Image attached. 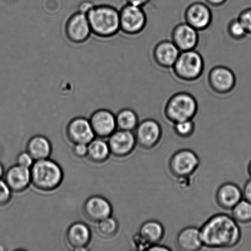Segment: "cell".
<instances>
[{
    "label": "cell",
    "mask_w": 251,
    "mask_h": 251,
    "mask_svg": "<svg viewBox=\"0 0 251 251\" xmlns=\"http://www.w3.org/2000/svg\"><path fill=\"white\" fill-rule=\"evenodd\" d=\"M171 40L181 51L194 50L199 43V31L185 22L176 25L172 28Z\"/></svg>",
    "instance_id": "obj_12"
},
{
    "label": "cell",
    "mask_w": 251,
    "mask_h": 251,
    "mask_svg": "<svg viewBox=\"0 0 251 251\" xmlns=\"http://www.w3.org/2000/svg\"><path fill=\"white\" fill-rule=\"evenodd\" d=\"M211 7L203 0H195L187 5L184 12V22L199 31H205L213 22Z\"/></svg>",
    "instance_id": "obj_9"
},
{
    "label": "cell",
    "mask_w": 251,
    "mask_h": 251,
    "mask_svg": "<svg viewBox=\"0 0 251 251\" xmlns=\"http://www.w3.org/2000/svg\"><path fill=\"white\" fill-rule=\"evenodd\" d=\"M73 151L74 154L78 158L87 157L88 154V145L83 144H74Z\"/></svg>",
    "instance_id": "obj_34"
},
{
    "label": "cell",
    "mask_w": 251,
    "mask_h": 251,
    "mask_svg": "<svg viewBox=\"0 0 251 251\" xmlns=\"http://www.w3.org/2000/svg\"><path fill=\"white\" fill-rule=\"evenodd\" d=\"M110 154L109 144L101 138L94 139L88 144L87 157L95 163L105 162Z\"/></svg>",
    "instance_id": "obj_24"
},
{
    "label": "cell",
    "mask_w": 251,
    "mask_h": 251,
    "mask_svg": "<svg viewBox=\"0 0 251 251\" xmlns=\"http://www.w3.org/2000/svg\"><path fill=\"white\" fill-rule=\"evenodd\" d=\"M11 189L6 182L0 179V206L6 205L11 198Z\"/></svg>",
    "instance_id": "obj_31"
},
{
    "label": "cell",
    "mask_w": 251,
    "mask_h": 251,
    "mask_svg": "<svg viewBox=\"0 0 251 251\" xmlns=\"http://www.w3.org/2000/svg\"><path fill=\"white\" fill-rule=\"evenodd\" d=\"M238 18L244 26L248 35L251 36V7L240 12Z\"/></svg>",
    "instance_id": "obj_30"
},
{
    "label": "cell",
    "mask_w": 251,
    "mask_h": 251,
    "mask_svg": "<svg viewBox=\"0 0 251 251\" xmlns=\"http://www.w3.org/2000/svg\"><path fill=\"white\" fill-rule=\"evenodd\" d=\"M4 171L3 168H2V165L0 164V178H1L2 175H3Z\"/></svg>",
    "instance_id": "obj_40"
},
{
    "label": "cell",
    "mask_w": 251,
    "mask_h": 251,
    "mask_svg": "<svg viewBox=\"0 0 251 251\" xmlns=\"http://www.w3.org/2000/svg\"><path fill=\"white\" fill-rule=\"evenodd\" d=\"M92 238V232L85 223L76 222L69 227L66 232V240L74 250H85Z\"/></svg>",
    "instance_id": "obj_19"
},
{
    "label": "cell",
    "mask_w": 251,
    "mask_h": 251,
    "mask_svg": "<svg viewBox=\"0 0 251 251\" xmlns=\"http://www.w3.org/2000/svg\"><path fill=\"white\" fill-rule=\"evenodd\" d=\"M34 160L28 152H22L17 158V164L19 166L30 169L34 164Z\"/></svg>",
    "instance_id": "obj_32"
},
{
    "label": "cell",
    "mask_w": 251,
    "mask_h": 251,
    "mask_svg": "<svg viewBox=\"0 0 251 251\" xmlns=\"http://www.w3.org/2000/svg\"><path fill=\"white\" fill-rule=\"evenodd\" d=\"M30 172L31 183L39 190L53 191L63 181L62 169L57 162L49 158L34 162Z\"/></svg>",
    "instance_id": "obj_4"
},
{
    "label": "cell",
    "mask_w": 251,
    "mask_h": 251,
    "mask_svg": "<svg viewBox=\"0 0 251 251\" xmlns=\"http://www.w3.org/2000/svg\"><path fill=\"white\" fill-rule=\"evenodd\" d=\"M108 144L110 153L116 157H124L132 153L137 142L134 132L118 129L109 137Z\"/></svg>",
    "instance_id": "obj_13"
},
{
    "label": "cell",
    "mask_w": 251,
    "mask_h": 251,
    "mask_svg": "<svg viewBox=\"0 0 251 251\" xmlns=\"http://www.w3.org/2000/svg\"><path fill=\"white\" fill-rule=\"evenodd\" d=\"M227 33L228 36L235 41H242L248 35L247 30L238 17L228 22Z\"/></svg>",
    "instance_id": "obj_28"
},
{
    "label": "cell",
    "mask_w": 251,
    "mask_h": 251,
    "mask_svg": "<svg viewBox=\"0 0 251 251\" xmlns=\"http://www.w3.org/2000/svg\"><path fill=\"white\" fill-rule=\"evenodd\" d=\"M98 233L102 237L110 238L117 234L119 224L116 219L109 216L98 223Z\"/></svg>",
    "instance_id": "obj_27"
},
{
    "label": "cell",
    "mask_w": 251,
    "mask_h": 251,
    "mask_svg": "<svg viewBox=\"0 0 251 251\" xmlns=\"http://www.w3.org/2000/svg\"><path fill=\"white\" fill-rule=\"evenodd\" d=\"M176 245L182 251H197L203 247L200 228L188 226L179 231L176 238Z\"/></svg>",
    "instance_id": "obj_20"
},
{
    "label": "cell",
    "mask_w": 251,
    "mask_h": 251,
    "mask_svg": "<svg viewBox=\"0 0 251 251\" xmlns=\"http://www.w3.org/2000/svg\"><path fill=\"white\" fill-rule=\"evenodd\" d=\"M51 150L50 142L43 135H38L31 137L26 145V151L35 161L49 158Z\"/></svg>",
    "instance_id": "obj_22"
},
{
    "label": "cell",
    "mask_w": 251,
    "mask_h": 251,
    "mask_svg": "<svg viewBox=\"0 0 251 251\" xmlns=\"http://www.w3.org/2000/svg\"><path fill=\"white\" fill-rule=\"evenodd\" d=\"M209 87L213 93L219 95L230 94L237 86V76L232 70L223 65L214 66L207 76Z\"/></svg>",
    "instance_id": "obj_8"
},
{
    "label": "cell",
    "mask_w": 251,
    "mask_h": 251,
    "mask_svg": "<svg viewBox=\"0 0 251 251\" xmlns=\"http://www.w3.org/2000/svg\"><path fill=\"white\" fill-rule=\"evenodd\" d=\"M96 4L92 0H83L80 1L78 6V11L87 15Z\"/></svg>",
    "instance_id": "obj_35"
},
{
    "label": "cell",
    "mask_w": 251,
    "mask_h": 251,
    "mask_svg": "<svg viewBox=\"0 0 251 251\" xmlns=\"http://www.w3.org/2000/svg\"><path fill=\"white\" fill-rule=\"evenodd\" d=\"M199 104L191 93L179 92L174 93L167 100L164 115L172 125L184 120H193L198 114Z\"/></svg>",
    "instance_id": "obj_3"
},
{
    "label": "cell",
    "mask_w": 251,
    "mask_h": 251,
    "mask_svg": "<svg viewBox=\"0 0 251 251\" xmlns=\"http://www.w3.org/2000/svg\"><path fill=\"white\" fill-rule=\"evenodd\" d=\"M243 191L240 187L232 182L221 184L216 191V203L221 208L231 210L243 199Z\"/></svg>",
    "instance_id": "obj_18"
},
{
    "label": "cell",
    "mask_w": 251,
    "mask_h": 251,
    "mask_svg": "<svg viewBox=\"0 0 251 251\" xmlns=\"http://www.w3.org/2000/svg\"><path fill=\"white\" fill-rule=\"evenodd\" d=\"M137 145L142 149H153L159 144L162 136V129L156 120L146 119L139 123L134 130Z\"/></svg>",
    "instance_id": "obj_10"
},
{
    "label": "cell",
    "mask_w": 251,
    "mask_h": 251,
    "mask_svg": "<svg viewBox=\"0 0 251 251\" xmlns=\"http://www.w3.org/2000/svg\"><path fill=\"white\" fill-rule=\"evenodd\" d=\"M66 134L74 144L88 145L96 137L90 120L81 117L71 120L66 127Z\"/></svg>",
    "instance_id": "obj_15"
},
{
    "label": "cell",
    "mask_w": 251,
    "mask_h": 251,
    "mask_svg": "<svg viewBox=\"0 0 251 251\" xmlns=\"http://www.w3.org/2000/svg\"><path fill=\"white\" fill-rule=\"evenodd\" d=\"M112 211V206L109 201L102 196L90 197L83 204V215L92 222L98 223L111 216Z\"/></svg>",
    "instance_id": "obj_17"
},
{
    "label": "cell",
    "mask_w": 251,
    "mask_h": 251,
    "mask_svg": "<svg viewBox=\"0 0 251 251\" xmlns=\"http://www.w3.org/2000/svg\"><path fill=\"white\" fill-rule=\"evenodd\" d=\"M65 33L66 38L73 44L87 41L92 34L87 15L79 11L71 15L66 22Z\"/></svg>",
    "instance_id": "obj_11"
},
{
    "label": "cell",
    "mask_w": 251,
    "mask_h": 251,
    "mask_svg": "<svg viewBox=\"0 0 251 251\" xmlns=\"http://www.w3.org/2000/svg\"><path fill=\"white\" fill-rule=\"evenodd\" d=\"M181 51L171 40H162L154 46L152 56L157 66L164 70H171Z\"/></svg>",
    "instance_id": "obj_16"
},
{
    "label": "cell",
    "mask_w": 251,
    "mask_h": 251,
    "mask_svg": "<svg viewBox=\"0 0 251 251\" xmlns=\"http://www.w3.org/2000/svg\"><path fill=\"white\" fill-rule=\"evenodd\" d=\"M89 120L95 136L101 139L109 137L117 129L115 115L109 110H96Z\"/></svg>",
    "instance_id": "obj_14"
},
{
    "label": "cell",
    "mask_w": 251,
    "mask_h": 251,
    "mask_svg": "<svg viewBox=\"0 0 251 251\" xmlns=\"http://www.w3.org/2000/svg\"><path fill=\"white\" fill-rule=\"evenodd\" d=\"M201 161L196 152L190 149H181L172 154L169 161L171 174L176 178H189L198 171Z\"/></svg>",
    "instance_id": "obj_6"
},
{
    "label": "cell",
    "mask_w": 251,
    "mask_h": 251,
    "mask_svg": "<svg viewBox=\"0 0 251 251\" xmlns=\"http://www.w3.org/2000/svg\"><path fill=\"white\" fill-rule=\"evenodd\" d=\"M119 12L120 31L126 35H139L146 28L147 16L143 7L125 3Z\"/></svg>",
    "instance_id": "obj_7"
},
{
    "label": "cell",
    "mask_w": 251,
    "mask_h": 251,
    "mask_svg": "<svg viewBox=\"0 0 251 251\" xmlns=\"http://www.w3.org/2000/svg\"><path fill=\"white\" fill-rule=\"evenodd\" d=\"M152 0H125V3L134 5V6L141 7L144 8Z\"/></svg>",
    "instance_id": "obj_37"
},
{
    "label": "cell",
    "mask_w": 251,
    "mask_h": 251,
    "mask_svg": "<svg viewBox=\"0 0 251 251\" xmlns=\"http://www.w3.org/2000/svg\"><path fill=\"white\" fill-rule=\"evenodd\" d=\"M210 7H220L227 3L228 0H203Z\"/></svg>",
    "instance_id": "obj_38"
},
{
    "label": "cell",
    "mask_w": 251,
    "mask_h": 251,
    "mask_svg": "<svg viewBox=\"0 0 251 251\" xmlns=\"http://www.w3.org/2000/svg\"><path fill=\"white\" fill-rule=\"evenodd\" d=\"M175 133L178 137L187 139L193 135L196 129V125L193 120H184L173 125Z\"/></svg>",
    "instance_id": "obj_29"
},
{
    "label": "cell",
    "mask_w": 251,
    "mask_h": 251,
    "mask_svg": "<svg viewBox=\"0 0 251 251\" xmlns=\"http://www.w3.org/2000/svg\"><path fill=\"white\" fill-rule=\"evenodd\" d=\"M203 247L215 250L232 249L242 238L239 225L232 216L218 213L208 219L200 228Z\"/></svg>",
    "instance_id": "obj_1"
},
{
    "label": "cell",
    "mask_w": 251,
    "mask_h": 251,
    "mask_svg": "<svg viewBox=\"0 0 251 251\" xmlns=\"http://www.w3.org/2000/svg\"><path fill=\"white\" fill-rule=\"evenodd\" d=\"M149 251H171L172 250L171 248L166 247V246L158 244H155L150 246L149 249L147 250Z\"/></svg>",
    "instance_id": "obj_39"
},
{
    "label": "cell",
    "mask_w": 251,
    "mask_h": 251,
    "mask_svg": "<svg viewBox=\"0 0 251 251\" xmlns=\"http://www.w3.org/2000/svg\"><path fill=\"white\" fill-rule=\"evenodd\" d=\"M138 233L150 245L158 244L164 239L165 228L158 221L148 220L140 226Z\"/></svg>",
    "instance_id": "obj_23"
},
{
    "label": "cell",
    "mask_w": 251,
    "mask_h": 251,
    "mask_svg": "<svg viewBox=\"0 0 251 251\" xmlns=\"http://www.w3.org/2000/svg\"><path fill=\"white\" fill-rule=\"evenodd\" d=\"M92 34L100 38H110L120 31V12L107 3L96 4L87 14Z\"/></svg>",
    "instance_id": "obj_2"
},
{
    "label": "cell",
    "mask_w": 251,
    "mask_h": 251,
    "mask_svg": "<svg viewBox=\"0 0 251 251\" xmlns=\"http://www.w3.org/2000/svg\"><path fill=\"white\" fill-rule=\"evenodd\" d=\"M231 216L238 223L251 222V203L242 199L231 210Z\"/></svg>",
    "instance_id": "obj_26"
},
{
    "label": "cell",
    "mask_w": 251,
    "mask_h": 251,
    "mask_svg": "<svg viewBox=\"0 0 251 251\" xmlns=\"http://www.w3.org/2000/svg\"><path fill=\"white\" fill-rule=\"evenodd\" d=\"M115 117L118 129L134 131L139 123L137 113L130 108L120 110Z\"/></svg>",
    "instance_id": "obj_25"
},
{
    "label": "cell",
    "mask_w": 251,
    "mask_h": 251,
    "mask_svg": "<svg viewBox=\"0 0 251 251\" xmlns=\"http://www.w3.org/2000/svg\"><path fill=\"white\" fill-rule=\"evenodd\" d=\"M133 243H134L135 249L139 251H147L151 246L144 238L140 236L139 233H137L133 237Z\"/></svg>",
    "instance_id": "obj_33"
},
{
    "label": "cell",
    "mask_w": 251,
    "mask_h": 251,
    "mask_svg": "<svg viewBox=\"0 0 251 251\" xmlns=\"http://www.w3.org/2000/svg\"><path fill=\"white\" fill-rule=\"evenodd\" d=\"M242 191L243 198L251 203V179L246 183Z\"/></svg>",
    "instance_id": "obj_36"
},
{
    "label": "cell",
    "mask_w": 251,
    "mask_h": 251,
    "mask_svg": "<svg viewBox=\"0 0 251 251\" xmlns=\"http://www.w3.org/2000/svg\"><path fill=\"white\" fill-rule=\"evenodd\" d=\"M5 182L16 193L24 191L31 183L30 169L17 164L8 169L5 176Z\"/></svg>",
    "instance_id": "obj_21"
},
{
    "label": "cell",
    "mask_w": 251,
    "mask_h": 251,
    "mask_svg": "<svg viewBox=\"0 0 251 251\" xmlns=\"http://www.w3.org/2000/svg\"><path fill=\"white\" fill-rule=\"evenodd\" d=\"M248 171H249V173L251 176V162L249 165V167H248Z\"/></svg>",
    "instance_id": "obj_41"
},
{
    "label": "cell",
    "mask_w": 251,
    "mask_h": 251,
    "mask_svg": "<svg viewBox=\"0 0 251 251\" xmlns=\"http://www.w3.org/2000/svg\"><path fill=\"white\" fill-rule=\"evenodd\" d=\"M171 70L175 77L181 82H195L203 75L205 61L196 49L181 51Z\"/></svg>",
    "instance_id": "obj_5"
}]
</instances>
